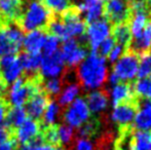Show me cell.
I'll return each instance as SVG.
<instances>
[{"label":"cell","mask_w":151,"mask_h":150,"mask_svg":"<svg viewBox=\"0 0 151 150\" xmlns=\"http://www.w3.org/2000/svg\"><path fill=\"white\" fill-rule=\"evenodd\" d=\"M7 110V104L5 101H3V99H0V126H3Z\"/></svg>","instance_id":"f35d334b"},{"label":"cell","mask_w":151,"mask_h":150,"mask_svg":"<svg viewBox=\"0 0 151 150\" xmlns=\"http://www.w3.org/2000/svg\"><path fill=\"white\" fill-rule=\"evenodd\" d=\"M60 42L61 40L54 35H47L45 42L42 47V56H50L60 50Z\"/></svg>","instance_id":"4dcf8cb0"},{"label":"cell","mask_w":151,"mask_h":150,"mask_svg":"<svg viewBox=\"0 0 151 150\" xmlns=\"http://www.w3.org/2000/svg\"><path fill=\"white\" fill-rule=\"evenodd\" d=\"M65 28L66 40L82 37L86 34V24L75 6H72L60 16ZM65 40V41H66Z\"/></svg>","instance_id":"9c48e42d"},{"label":"cell","mask_w":151,"mask_h":150,"mask_svg":"<svg viewBox=\"0 0 151 150\" xmlns=\"http://www.w3.org/2000/svg\"><path fill=\"white\" fill-rule=\"evenodd\" d=\"M91 114L86 99L83 97L76 98L62 113L64 122L73 128H78L91 118Z\"/></svg>","instance_id":"5b68a950"},{"label":"cell","mask_w":151,"mask_h":150,"mask_svg":"<svg viewBox=\"0 0 151 150\" xmlns=\"http://www.w3.org/2000/svg\"><path fill=\"white\" fill-rule=\"evenodd\" d=\"M104 19L110 24L115 26L118 24L129 23L131 10L129 0H109L104 3Z\"/></svg>","instance_id":"ba28073f"},{"label":"cell","mask_w":151,"mask_h":150,"mask_svg":"<svg viewBox=\"0 0 151 150\" xmlns=\"http://www.w3.org/2000/svg\"><path fill=\"white\" fill-rule=\"evenodd\" d=\"M84 40L68 39L64 41L60 48V54L62 56L66 66L70 68L77 67L88 56V47Z\"/></svg>","instance_id":"8992f818"},{"label":"cell","mask_w":151,"mask_h":150,"mask_svg":"<svg viewBox=\"0 0 151 150\" xmlns=\"http://www.w3.org/2000/svg\"><path fill=\"white\" fill-rule=\"evenodd\" d=\"M65 63H64L60 50L50 56H41L40 63V74L42 77L50 78H60L65 72Z\"/></svg>","instance_id":"7c38bea8"},{"label":"cell","mask_w":151,"mask_h":150,"mask_svg":"<svg viewBox=\"0 0 151 150\" xmlns=\"http://www.w3.org/2000/svg\"><path fill=\"white\" fill-rule=\"evenodd\" d=\"M48 103L47 95L44 92H37L34 94L26 103V113L29 118L34 120H39L43 115V112L46 108V105Z\"/></svg>","instance_id":"e0dca14e"},{"label":"cell","mask_w":151,"mask_h":150,"mask_svg":"<svg viewBox=\"0 0 151 150\" xmlns=\"http://www.w3.org/2000/svg\"><path fill=\"white\" fill-rule=\"evenodd\" d=\"M129 150H151V131L135 128L131 138Z\"/></svg>","instance_id":"cb8c5ba5"},{"label":"cell","mask_w":151,"mask_h":150,"mask_svg":"<svg viewBox=\"0 0 151 150\" xmlns=\"http://www.w3.org/2000/svg\"><path fill=\"white\" fill-rule=\"evenodd\" d=\"M0 68H1V79L6 84H12L16 80L22 78L23 68L19 58L14 55H8L0 58Z\"/></svg>","instance_id":"4fadbf2b"},{"label":"cell","mask_w":151,"mask_h":150,"mask_svg":"<svg viewBox=\"0 0 151 150\" xmlns=\"http://www.w3.org/2000/svg\"><path fill=\"white\" fill-rule=\"evenodd\" d=\"M39 1H42V0H39Z\"/></svg>","instance_id":"ee69618b"},{"label":"cell","mask_w":151,"mask_h":150,"mask_svg":"<svg viewBox=\"0 0 151 150\" xmlns=\"http://www.w3.org/2000/svg\"><path fill=\"white\" fill-rule=\"evenodd\" d=\"M136 130L151 131V101L141 100L139 110L133 122Z\"/></svg>","instance_id":"d6986e66"},{"label":"cell","mask_w":151,"mask_h":150,"mask_svg":"<svg viewBox=\"0 0 151 150\" xmlns=\"http://www.w3.org/2000/svg\"><path fill=\"white\" fill-rule=\"evenodd\" d=\"M114 45H115L114 39L112 38V36H108L105 40H103V42L99 45V47H98V50H97V54L99 55V56L105 58V57H107L108 55L110 54V52H111L112 48L114 47Z\"/></svg>","instance_id":"d6a6232c"},{"label":"cell","mask_w":151,"mask_h":150,"mask_svg":"<svg viewBox=\"0 0 151 150\" xmlns=\"http://www.w3.org/2000/svg\"><path fill=\"white\" fill-rule=\"evenodd\" d=\"M64 81L62 78H50L46 79V81L44 82V90H45L46 95L50 96H59V94L61 93L62 88H63Z\"/></svg>","instance_id":"1f68e13d"},{"label":"cell","mask_w":151,"mask_h":150,"mask_svg":"<svg viewBox=\"0 0 151 150\" xmlns=\"http://www.w3.org/2000/svg\"><path fill=\"white\" fill-rule=\"evenodd\" d=\"M103 2H107V1H109V0H102Z\"/></svg>","instance_id":"7bdbcfd3"},{"label":"cell","mask_w":151,"mask_h":150,"mask_svg":"<svg viewBox=\"0 0 151 150\" xmlns=\"http://www.w3.org/2000/svg\"><path fill=\"white\" fill-rule=\"evenodd\" d=\"M23 0H0V26L12 23L21 18Z\"/></svg>","instance_id":"9a60e30c"},{"label":"cell","mask_w":151,"mask_h":150,"mask_svg":"<svg viewBox=\"0 0 151 150\" xmlns=\"http://www.w3.org/2000/svg\"><path fill=\"white\" fill-rule=\"evenodd\" d=\"M41 133V123L37 120L27 118L16 131H14V139L20 145H25L31 143Z\"/></svg>","instance_id":"5bb4252c"},{"label":"cell","mask_w":151,"mask_h":150,"mask_svg":"<svg viewBox=\"0 0 151 150\" xmlns=\"http://www.w3.org/2000/svg\"><path fill=\"white\" fill-rule=\"evenodd\" d=\"M19 61H20L24 72H26L27 74H35L37 71H39L40 63H41V55L23 52L19 57Z\"/></svg>","instance_id":"d4e9b609"},{"label":"cell","mask_w":151,"mask_h":150,"mask_svg":"<svg viewBox=\"0 0 151 150\" xmlns=\"http://www.w3.org/2000/svg\"><path fill=\"white\" fill-rule=\"evenodd\" d=\"M5 94H7V84L0 79V99H3Z\"/></svg>","instance_id":"ab89813d"},{"label":"cell","mask_w":151,"mask_h":150,"mask_svg":"<svg viewBox=\"0 0 151 150\" xmlns=\"http://www.w3.org/2000/svg\"><path fill=\"white\" fill-rule=\"evenodd\" d=\"M14 139V133L5 126H0V143L7 142V141Z\"/></svg>","instance_id":"d590c367"},{"label":"cell","mask_w":151,"mask_h":150,"mask_svg":"<svg viewBox=\"0 0 151 150\" xmlns=\"http://www.w3.org/2000/svg\"><path fill=\"white\" fill-rule=\"evenodd\" d=\"M46 33L43 30H33L24 35L22 46L25 52L29 54H40L46 39Z\"/></svg>","instance_id":"ac0fdd59"},{"label":"cell","mask_w":151,"mask_h":150,"mask_svg":"<svg viewBox=\"0 0 151 150\" xmlns=\"http://www.w3.org/2000/svg\"><path fill=\"white\" fill-rule=\"evenodd\" d=\"M110 94L109 90L106 88H100L97 90H93L86 94V102L90 109L91 114H99L106 110L109 103Z\"/></svg>","instance_id":"2e32d148"},{"label":"cell","mask_w":151,"mask_h":150,"mask_svg":"<svg viewBox=\"0 0 151 150\" xmlns=\"http://www.w3.org/2000/svg\"><path fill=\"white\" fill-rule=\"evenodd\" d=\"M20 27L23 31L43 30L52 20V12L39 0H31L21 14Z\"/></svg>","instance_id":"7a4b0ae2"},{"label":"cell","mask_w":151,"mask_h":150,"mask_svg":"<svg viewBox=\"0 0 151 150\" xmlns=\"http://www.w3.org/2000/svg\"><path fill=\"white\" fill-rule=\"evenodd\" d=\"M44 1H45L44 5L50 9V12H55L60 16L70 7H72V0H44Z\"/></svg>","instance_id":"f546056e"},{"label":"cell","mask_w":151,"mask_h":150,"mask_svg":"<svg viewBox=\"0 0 151 150\" xmlns=\"http://www.w3.org/2000/svg\"><path fill=\"white\" fill-rule=\"evenodd\" d=\"M0 79H1V68H0Z\"/></svg>","instance_id":"b9f144b4"},{"label":"cell","mask_w":151,"mask_h":150,"mask_svg":"<svg viewBox=\"0 0 151 150\" xmlns=\"http://www.w3.org/2000/svg\"><path fill=\"white\" fill-rule=\"evenodd\" d=\"M27 116L28 115H27L25 108H23V107H12L6 113L3 124L14 133V131L28 118Z\"/></svg>","instance_id":"603a6c76"},{"label":"cell","mask_w":151,"mask_h":150,"mask_svg":"<svg viewBox=\"0 0 151 150\" xmlns=\"http://www.w3.org/2000/svg\"><path fill=\"white\" fill-rule=\"evenodd\" d=\"M17 148H18V144H17L16 139H12L7 142L0 143V150H17Z\"/></svg>","instance_id":"74e56055"},{"label":"cell","mask_w":151,"mask_h":150,"mask_svg":"<svg viewBox=\"0 0 151 150\" xmlns=\"http://www.w3.org/2000/svg\"><path fill=\"white\" fill-rule=\"evenodd\" d=\"M139 67V57L129 50H124L117 63L113 65V72L121 82H129L136 77Z\"/></svg>","instance_id":"52a82bcc"},{"label":"cell","mask_w":151,"mask_h":150,"mask_svg":"<svg viewBox=\"0 0 151 150\" xmlns=\"http://www.w3.org/2000/svg\"><path fill=\"white\" fill-rule=\"evenodd\" d=\"M133 90L138 98L151 101V75L134 80Z\"/></svg>","instance_id":"83f0119b"},{"label":"cell","mask_w":151,"mask_h":150,"mask_svg":"<svg viewBox=\"0 0 151 150\" xmlns=\"http://www.w3.org/2000/svg\"><path fill=\"white\" fill-rule=\"evenodd\" d=\"M62 117V107L57 103V101H48L46 108L42 115V126H50L57 124L58 120Z\"/></svg>","instance_id":"4316f807"},{"label":"cell","mask_w":151,"mask_h":150,"mask_svg":"<svg viewBox=\"0 0 151 150\" xmlns=\"http://www.w3.org/2000/svg\"><path fill=\"white\" fill-rule=\"evenodd\" d=\"M76 76L80 88L84 90L100 88L109 77L105 58L97 52H91L77 66Z\"/></svg>","instance_id":"6da1fadb"},{"label":"cell","mask_w":151,"mask_h":150,"mask_svg":"<svg viewBox=\"0 0 151 150\" xmlns=\"http://www.w3.org/2000/svg\"><path fill=\"white\" fill-rule=\"evenodd\" d=\"M146 3H147V6L149 8L150 12H151V0H146Z\"/></svg>","instance_id":"60d3db41"},{"label":"cell","mask_w":151,"mask_h":150,"mask_svg":"<svg viewBox=\"0 0 151 150\" xmlns=\"http://www.w3.org/2000/svg\"><path fill=\"white\" fill-rule=\"evenodd\" d=\"M141 100L142 99L136 96L132 100L115 106L111 114V120L117 124L118 128L133 124L136 114L139 110Z\"/></svg>","instance_id":"30bf717a"},{"label":"cell","mask_w":151,"mask_h":150,"mask_svg":"<svg viewBox=\"0 0 151 150\" xmlns=\"http://www.w3.org/2000/svg\"><path fill=\"white\" fill-rule=\"evenodd\" d=\"M58 136L60 145L64 150H72L76 141V132L73 128L66 123L58 124Z\"/></svg>","instance_id":"484cf974"},{"label":"cell","mask_w":151,"mask_h":150,"mask_svg":"<svg viewBox=\"0 0 151 150\" xmlns=\"http://www.w3.org/2000/svg\"><path fill=\"white\" fill-rule=\"evenodd\" d=\"M39 90L40 85L37 78L26 80L22 77L10 84L9 90H7L8 103L12 107H23L29 99Z\"/></svg>","instance_id":"277c9868"},{"label":"cell","mask_w":151,"mask_h":150,"mask_svg":"<svg viewBox=\"0 0 151 150\" xmlns=\"http://www.w3.org/2000/svg\"><path fill=\"white\" fill-rule=\"evenodd\" d=\"M123 52H124V48H123L122 46L117 45V44H116V45L112 48V50L110 52V54L108 55V59H109L110 62L113 64V63H115L116 61L120 58L121 55L123 54Z\"/></svg>","instance_id":"8d00e7d4"},{"label":"cell","mask_w":151,"mask_h":150,"mask_svg":"<svg viewBox=\"0 0 151 150\" xmlns=\"http://www.w3.org/2000/svg\"><path fill=\"white\" fill-rule=\"evenodd\" d=\"M134 81V80H133ZM133 81L131 82H119L114 85L112 90V105L113 107L117 106L121 103L127 102L132 100L136 95L134 94Z\"/></svg>","instance_id":"ffe728a7"},{"label":"cell","mask_w":151,"mask_h":150,"mask_svg":"<svg viewBox=\"0 0 151 150\" xmlns=\"http://www.w3.org/2000/svg\"><path fill=\"white\" fill-rule=\"evenodd\" d=\"M24 31L16 23L0 26V58L8 55L16 56L22 48Z\"/></svg>","instance_id":"3957f363"},{"label":"cell","mask_w":151,"mask_h":150,"mask_svg":"<svg viewBox=\"0 0 151 150\" xmlns=\"http://www.w3.org/2000/svg\"><path fill=\"white\" fill-rule=\"evenodd\" d=\"M111 36L114 39L117 45L122 46L123 48H127L129 46V42L132 40V31L129 27V23L124 24H118L111 27Z\"/></svg>","instance_id":"7402d4cb"},{"label":"cell","mask_w":151,"mask_h":150,"mask_svg":"<svg viewBox=\"0 0 151 150\" xmlns=\"http://www.w3.org/2000/svg\"><path fill=\"white\" fill-rule=\"evenodd\" d=\"M17 150H64L62 147H57L54 145H50L48 143L42 142L39 144H25L20 145Z\"/></svg>","instance_id":"836d02e7"},{"label":"cell","mask_w":151,"mask_h":150,"mask_svg":"<svg viewBox=\"0 0 151 150\" xmlns=\"http://www.w3.org/2000/svg\"><path fill=\"white\" fill-rule=\"evenodd\" d=\"M80 90H81V88H80L78 81H74V80L68 81L67 84L65 85V88H62L61 93L59 94L57 103L61 107H67L76 98H78Z\"/></svg>","instance_id":"44dd1931"},{"label":"cell","mask_w":151,"mask_h":150,"mask_svg":"<svg viewBox=\"0 0 151 150\" xmlns=\"http://www.w3.org/2000/svg\"><path fill=\"white\" fill-rule=\"evenodd\" d=\"M149 75H151V50L139 57V67L137 72L138 79Z\"/></svg>","instance_id":"f1b7e54d"},{"label":"cell","mask_w":151,"mask_h":150,"mask_svg":"<svg viewBox=\"0 0 151 150\" xmlns=\"http://www.w3.org/2000/svg\"><path fill=\"white\" fill-rule=\"evenodd\" d=\"M110 33H111V26L105 19H100L86 26L84 36L86 39V43L91 47V52H97L99 45L103 42V40L109 36Z\"/></svg>","instance_id":"8fae6325"},{"label":"cell","mask_w":151,"mask_h":150,"mask_svg":"<svg viewBox=\"0 0 151 150\" xmlns=\"http://www.w3.org/2000/svg\"><path fill=\"white\" fill-rule=\"evenodd\" d=\"M72 150H96V145L91 142V140L76 139Z\"/></svg>","instance_id":"e575fe53"}]
</instances>
